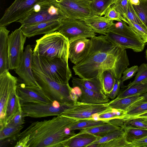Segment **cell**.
Wrapping results in <instances>:
<instances>
[{
	"instance_id": "6da1fadb",
	"label": "cell",
	"mask_w": 147,
	"mask_h": 147,
	"mask_svg": "<svg viewBox=\"0 0 147 147\" xmlns=\"http://www.w3.org/2000/svg\"><path fill=\"white\" fill-rule=\"evenodd\" d=\"M91 45L85 57L73 66L76 75L89 79L103 71L110 70L117 79H121L123 72L129 66L126 51L115 44L106 36L90 38Z\"/></svg>"
},
{
	"instance_id": "7a4b0ae2",
	"label": "cell",
	"mask_w": 147,
	"mask_h": 147,
	"mask_svg": "<svg viewBox=\"0 0 147 147\" xmlns=\"http://www.w3.org/2000/svg\"><path fill=\"white\" fill-rule=\"evenodd\" d=\"M77 120L60 115L34 122L19 134L16 140L29 136L27 147H62L65 141L76 134L69 128Z\"/></svg>"
},
{
	"instance_id": "3957f363",
	"label": "cell",
	"mask_w": 147,
	"mask_h": 147,
	"mask_svg": "<svg viewBox=\"0 0 147 147\" xmlns=\"http://www.w3.org/2000/svg\"><path fill=\"white\" fill-rule=\"evenodd\" d=\"M32 69L37 83L51 102L56 101L60 104H72L77 101L78 97L69 84L59 83L50 78L33 60Z\"/></svg>"
},
{
	"instance_id": "277c9868",
	"label": "cell",
	"mask_w": 147,
	"mask_h": 147,
	"mask_svg": "<svg viewBox=\"0 0 147 147\" xmlns=\"http://www.w3.org/2000/svg\"><path fill=\"white\" fill-rule=\"evenodd\" d=\"M33 53L49 58H59L68 62L69 42L58 31L45 34L36 40Z\"/></svg>"
},
{
	"instance_id": "5b68a950",
	"label": "cell",
	"mask_w": 147,
	"mask_h": 147,
	"mask_svg": "<svg viewBox=\"0 0 147 147\" xmlns=\"http://www.w3.org/2000/svg\"><path fill=\"white\" fill-rule=\"evenodd\" d=\"M33 60L47 76L57 82L69 84L72 74L68 62L59 58H49L33 53Z\"/></svg>"
},
{
	"instance_id": "8992f818",
	"label": "cell",
	"mask_w": 147,
	"mask_h": 147,
	"mask_svg": "<svg viewBox=\"0 0 147 147\" xmlns=\"http://www.w3.org/2000/svg\"><path fill=\"white\" fill-rule=\"evenodd\" d=\"M52 5L58 8L67 18L85 19L95 16L86 0H49Z\"/></svg>"
},
{
	"instance_id": "52a82bcc",
	"label": "cell",
	"mask_w": 147,
	"mask_h": 147,
	"mask_svg": "<svg viewBox=\"0 0 147 147\" xmlns=\"http://www.w3.org/2000/svg\"><path fill=\"white\" fill-rule=\"evenodd\" d=\"M68 40L69 43L83 38L96 36V33L83 20L65 18L57 30Z\"/></svg>"
},
{
	"instance_id": "ba28073f",
	"label": "cell",
	"mask_w": 147,
	"mask_h": 147,
	"mask_svg": "<svg viewBox=\"0 0 147 147\" xmlns=\"http://www.w3.org/2000/svg\"><path fill=\"white\" fill-rule=\"evenodd\" d=\"M65 18L60 9L52 5L48 0L44 2L39 11H31L17 22L24 27L47 21L62 20Z\"/></svg>"
},
{
	"instance_id": "9c48e42d",
	"label": "cell",
	"mask_w": 147,
	"mask_h": 147,
	"mask_svg": "<svg viewBox=\"0 0 147 147\" xmlns=\"http://www.w3.org/2000/svg\"><path fill=\"white\" fill-rule=\"evenodd\" d=\"M49 0H15L5 11L0 20V26H6L23 18L36 4Z\"/></svg>"
},
{
	"instance_id": "30bf717a",
	"label": "cell",
	"mask_w": 147,
	"mask_h": 147,
	"mask_svg": "<svg viewBox=\"0 0 147 147\" xmlns=\"http://www.w3.org/2000/svg\"><path fill=\"white\" fill-rule=\"evenodd\" d=\"M27 37L22 32V26L9 35L8 46L9 69H15L19 66L24 52V46Z\"/></svg>"
},
{
	"instance_id": "8fae6325",
	"label": "cell",
	"mask_w": 147,
	"mask_h": 147,
	"mask_svg": "<svg viewBox=\"0 0 147 147\" xmlns=\"http://www.w3.org/2000/svg\"><path fill=\"white\" fill-rule=\"evenodd\" d=\"M110 108L107 103L91 104L76 101L65 110L61 115L77 120L94 118V115L105 111Z\"/></svg>"
},
{
	"instance_id": "7c38bea8",
	"label": "cell",
	"mask_w": 147,
	"mask_h": 147,
	"mask_svg": "<svg viewBox=\"0 0 147 147\" xmlns=\"http://www.w3.org/2000/svg\"><path fill=\"white\" fill-rule=\"evenodd\" d=\"M21 104L25 117L40 118L61 115L71 104H61L59 107L54 106L52 102L48 103H27Z\"/></svg>"
},
{
	"instance_id": "4fadbf2b",
	"label": "cell",
	"mask_w": 147,
	"mask_h": 147,
	"mask_svg": "<svg viewBox=\"0 0 147 147\" xmlns=\"http://www.w3.org/2000/svg\"><path fill=\"white\" fill-rule=\"evenodd\" d=\"M17 78L7 71L0 74V125L6 115L7 106L10 95L18 86Z\"/></svg>"
},
{
	"instance_id": "5bb4252c",
	"label": "cell",
	"mask_w": 147,
	"mask_h": 147,
	"mask_svg": "<svg viewBox=\"0 0 147 147\" xmlns=\"http://www.w3.org/2000/svg\"><path fill=\"white\" fill-rule=\"evenodd\" d=\"M33 53L30 45H27L19 66L14 70L26 85L39 87L34 78L32 71Z\"/></svg>"
},
{
	"instance_id": "9a60e30c",
	"label": "cell",
	"mask_w": 147,
	"mask_h": 147,
	"mask_svg": "<svg viewBox=\"0 0 147 147\" xmlns=\"http://www.w3.org/2000/svg\"><path fill=\"white\" fill-rule=\"evenodd\" d=\"M16 90L21 104L52 102L38 86H26L23 83L17 86Z\"/></svg>"
},
{
	"instance_id": "2e32d148",
	"label": "cell",
	"mask_w": 147,
	"mask_h": 147,
	"mask_svg": "<svg viewBox=\"0 0 147 147\" xmlns=\"http://www.w3.org/2000/svg\"><path fill=\"white\" fill-rule=\"evenodd\" d=\"M71 82L73 87L78 88L81 92L77 98V101L91 104H104L109 101V98L107 96L103 93L86 88L79 81L78 78H73Z\"/></svg>"
},
{
	"instance_id": "e0dca14e",
	"label": "cell",
	"mask_w": 147,
	"mask_h": 147,
	"mask_svg": "<svg viewBox=\"0 0 147 147\" xmlns=\"http://www.w3.org/2000/svg\"><path fill=\"white\" fill-rule=\"evenodd\" d=\"M91 45L90 39L87 38L79 39L69 44L68 58L74 65L83 60L88 54Z\"/></svg>"
},
{
	"instance_id": "ac0fdd59",
	"label": "cell",
	"mask_w": 147,
	"mask_h": 147,
	"mask_svg": "<svg viewBox=\"0 0 147 147\" xmlns=\"http://www.w3.org/2000/svg\"><path fill=\"white\" fill-rule=\"evenodd\" d=\"M62 20H51L22 27V31L28 38L36 35L47 34L57 31L60 26Z\"/></svg>"
},
{
	"instance_id": "d6986e66",
	"label": "cell",
	"mask_w": 147,
	"mask_h": 147,
	"mask_svg": "<svg viewBox=\"0 0 147 147\" xmlns=\"http://www.w3.org/2000/svg\"><path fill=\"white\" fill-rule=\"evenodd\" d=\"M106 36L113 42L125 49H130L138 52L144 50L146 43L142 40L109 32Z\"/></svg>"
},
{
	"instance_id": "ffe728a7",
	"label": "cell",
	"mask_w": 147,
	"mask_h": 147,
	"mask_svg": "<svg viewBox=\"0 0 147 147\" xmlns=\"http://www.w3.org/2000/svg\"><path fill=\"white\" fill-rule=\"evenodd\" d=\"M9 32L5 26H0V74L9 70L8 46Z\"/></svg>"
},
{
	"instance_id": "44dd1931",
	"label": "cell",
	"mask_w": 147,
	"mask_h": 147,
	"mask_svg": "<svg viewBox=\"0 0 147 147\" xmlns=\"http://www.w3.org/2000/svg\"><path fill=\"white\" fill-rule=\"evenodd\" d=\"M95 32L106 35L113 24V21L109 20L104 16H94L84 20Z\"/></svg>"
},
{
	"instance_id": "7402d4cb",
	"label": "cell",
	"mask_w": 147,
	"mask_h": 147,
	"mask_svg": "<svg viewBox=\"0 0 147 147\" xmlns=\"http://www.w3.org/2000/svg\"><path fill=\"white\" fill-rule=\"evenodd\" d=\"M99 137L88 133H78L71 136L63 143L64 147H87Z\"/></svg>"
},
{
	"instance_id": "603a6c76",
	"label": "cell",
	"mask_w": 147,
	"mask_h": 147,
	"mask_svg": "<svg viewBox=\"0 0 147 147\" xmlns=\"http://www.w3.org/2000/svg\"><path fill=\"white\" fill-rule=\"evenodd\" d=\"M16 88L14 89L10 95L7 106L5 116L3 124L0 125V128L6 125L18 111L22 109Z\"/></svg>"
},
{
	"instance_id": "cb8c5ba5",
	"label": "cell",
	"mask_w": 147,
	"mask_h": 147,
	"mask_svg": "<svg viewBox=\"0 0 147 147\" xmlns=\"http://www.w3.org/2000/svg\"><path fill=\"white\" fill-rule=\"evenodd\" d=\"M143 98V96L137 95L120 98H115L107 103V105L111 108L126 111L131 106Z\"/></svg>"
},
{
	"instance_id": "d4e9b609",
	"label": "cell",
	"mask_w": 147,
	"mask_h": 147,
	"mask_svg": "<svg viewBox=\"0 0 147 147\" xmlns=\"http://www.w3.org/2000/svg\"><path fill=\"white\" fill-rule=\"evenodd\" d=\"M109 32L142 40L138 34L130 26L127 25L126 22L123 21H119L114 23L110 29Z\"/></svg>"
},
{
	"instance_id": "484cf974",
	"label": "cell",
	"mask_w": 147,
	"mask_h": 147,
	"mask_svg": "<svg viewBox=\"0 0 147 147\" xmlns=\"http://www.w3.org/2000/svg\"><path fill=\"white\" fill-rule=\"evenodd\" d=\"M123 128L125 131L126 140L130 143L147 136V129L125 125Z\"/></svg>"
},
{
	"instance_id": "4316f807",
	"label": "cell",
	"mask_w": 147,
	"mask_h": 147,
	"mask_svg": "<svg viewBox=\"0 0 147 147\" xmlns=\"http://www.w3.org/2000/svg\"><path fill=\"white\" fill-rule=\"evenodd\" d=\"M147 92V80L135 85L127 87L120 92L115 98H120L134 95H141Z\"/></svg>"
},
{
	"instance_id": "83f0119b",
	"label": "cell",
	"mask_w": 147,
	"mask_h": 147,
	"mask_svg": "<svg viewBox=\"0 0 147 147\" xmlns=\"http://www.w3.org/2000/svg\"><path fill=\"white\" fill-rule=\"evenodd\" d=\"M121 128L108 122L93 127L81 130L79 133H88L101 137L109 132Z\"/></svg>"
},
{
	"instance_id": "f1b7e54d",
	"label": "cell",
	"mask_w": 147,
	"mask_h": 147,
	"mask_svg": "<svg viewBox=\"0 0 147 147\" xmlns=\"http://www.w3.org/2000/svg\"><path fill=\"white\" fill-rule=\"evenodd\" d=\"M109 122L106 120H96L94 118L77 120L69 127L71 130H81L93 127Z\"/></svg>"
},
{
	"instance_id": "f546056e",
	"label": "cell",
	"mask_w": 147,
	"mask_h": 147,
	"mask_svg": "<svg viewBox=\"0 0 147 147\" xmlns=\"http://www.w3.org/2000/svg\"><path fill=\"white\" fill-rule=\"evenodd\" d=\"M115 0H94L90 2V5L94 15L102 16L108 8L113 5Z\"/></svg>"
},
{
	"instance_id": "4dcf8cb0",
	"label": "cell",
	"mask_w": 147,
	"mask_h": 147,
	"mask_svg": "<svg viewBox=\"0 0 147 147\" xmlns=\"http://www.w3.org/2000/svg\"><path fill=\"white\" fill-rule=\"evenodd\" d=\"M116 78L110 70L103 71L101 73V80L103 93L108 96L112 90Z\"/></svg>"
},
{
	"instance_id": "1f68e13d",
	"label": "cell",
	"mask_w": 147,
	"mask_h": 147,
	"mask_svg": "<svg viewBox=\"0 0 147 147\" xmlns=\"http://www.w3.org/2000/svg\"><path fill=\"white\" fill-rule=\"evenodd\" d=\"M101 73H99L96 77L90 79H83L78 78V79L86 88L95 92L104 93L101 80Z\"/></svg>"
},
{
	"instance_id": "d6a6232c",
	"label": "cell",
	"mask_w": 147,
	"mask_h": 147,
	"mask_svg": "<svg viewBox=\"0 0 147 147\" xmlns=\"http://www.w3.org/2000/svg\"><path fill=\"white\" fill-rule=\"evenodd\" d=\"M126 111L120 109L110 108L108 110L99 114L96 115L97 119L109 120L114 119H125L127 116Z\"/></svg>"
},
{
	"instance_id": "836d02e7",
	"label": "cell",
	"mask_w": 147,
	"mask_h": 147,
	"mask_svg": "<svg viewBox=\"0 0 147 147\" xmlns=\"http://www.w3.org/2000/svg\"><path fill=\"white\" fill-rule=\"evenodd\" d=\"M24 125L18 127H11L6 125L0 128V140L7 138H11L13 140H16V138L21 132Z\"/></svg>"
},
{
	"instance_id": "e575fe53",
	"label": "cell",
	"mask_w": 147,
	"mask_h": 147,
	"mask_svg": "<svg viewBox=\"0 0 147 147\" xmlns=\"http://www.w3.org/2000/svg\"><path fill=\"white\" fill-rule=\"evenodd\" d=\"M147 112V101H138L131 106L126 111V119L136 116Z\"/></svg>"
},
{
	"instance_id": "d590c367",
	"label": "cell",
	"mask_w": 147,
	"mask_h": 147,
	"mask_svg": "<svg viewBox=\"0 0 147 147\" xmlns=\"http://www.w3.org/2000/svg\"><path fill=\"white\" fill-rule=\"evenodd\" d=\"M133 147L126 140L125 133L123 135L107 142L99 144V147Z\"/></svg>"
},
{
	"instance_id": "8d00e7d4",
	"label": "cell",
	"mask_w": 147,
	"mask_h": 147,
	"mask_svg": "<svg viewBox=\"0 0 147 147\" xmlns=\"http://www.w3.org/2000/svg\"><path fill=\"white\" fill-rule=\"evenodd\" d=\"M147 80V63L142 64L138 67L134 80L125 87H128Z\"/></svg>"
},
{
	"instance_id": "74e56055",
	"label": "cell",
	"mask_w": 147,
	"mask_h": 147,
	"mask_svg": "<svg viewBox=\"0 0 147 147\" xmlns=\"http://www.w3.org/2000/svg\"><path fill=\"white\" fill-rule=\"evenodd\" d=\"M138 5H133L138 16L147 28V0H140Z\"/></svg>"
},
{
	"instance_id": "f35d334b",
	"label": "cell",
	"mask_w": 147,
	"mask_h": 147,
	"mask_svg": "<svg viewBox=\"0 0 147 147\" xmlns=\"http://www.w3.org/2000/svg\"><path fill=\"white\" fill-rule=\"evenodd\" d=\"M125 131L123 128L109 132L100 137L92 143L102 144L111 141L124 134ZM92 144V143H91Z\"/></svg>"
},
{
	"instance_id": "ab89813d",
	"label": "cell",
	"mask_w": 147,
	"mask_h": 147,
	"mask_svg": "<svg viewBox=\"0 0 147 147\" xmlns=\"http://www.w3.org/2000/svg\"><path fill=\"white\" fill-rule=\"evenodd\" d=\"M129 26L140 37L145 43L147 42V29L129 20L127 17L125 18Z\"/></svg>"
},
{
	"instance_id": "60d3db41",
	"label": "cell",
	"mask_w": 147,
	"mask_h": 147,
	"mask_svg": "<svg viewBox=\"0 0 147 147\" xmlns=\"http://www.w3.org/2000/svg\"><path fill=\"white\" fill-rule=\"evenodd\" d=\"M104 17L111 21H123L127 22L126 20L116 10L113 5L108 8Z\"/></svg>"
},
{
	"instance_id": "b9f144b4",
	"label": "cell",
	"mask_w": 147,
	"mask_h": 147,
	"mask_svg": "<svg viewBox=\"0 0 147 147\" xmlns=\"http://www.w3.org/2000/svg\"><path fill=\"white\" fill-rule=\"evenodd\" d=\"M25 117L21 109L18 111L6 125L11 127H18L23 125L25 123Z\"/></svg>"
},
{
	"instance_id": "7bdbcfd3",
	"label": "cell",
	"mask_w": 147,
	"mask_h": 147,
	"mask_svg": "<svg viewBox=\"0 0 147 147\" xmlns=\"http://www.w3.org/2000/svg\"><path fill=\"white\" fill-rule=\"evenodd\" d=\"M126 17L131 21L136 23L144 28L147 29L145 25L136 13L133 7V5L130 1V0L128 2L127 11Z\"/></svg>"
},
{
	"instance_id": "ee69618b",
	"label": "cell",
	"mask_w": 147,
	"mask_h": 147,
	"mask_svg": "<svg viewBox=\"0 0 147 147\" xmlns=\"http://www.w3.org/2000/svg\"><path fill=\"white\" fill-rule=\"evenodd\" d=\"M124 125L147 129V118H138L125 120Z\"/></svg>"
},
{
	"instance_id": "f6af8a7d",
	"label": "cell",
	"mask_w": 147,
	"mask_h": 147,
	"mask_svg": "<svg viewBox=\"0 0 147 147\" xmlns=\"http://www.w3.org/2000/svg\"><path fill=\"white\" fill-rule=\"evenodd\" d=\"M129 0H115L113 4L115 9L125 18L127 16L128 4Z\"/></svg>"
},
{
	"instance_id": "bcb514c9",
	"label": "cell",
	"mask_w": 147,
	"mask_h": 147,
	"mask_svg": "<svg viewBox=\"0 0 147 147\" xmlns=\"http://www.w3.org/2000/svg\"><path fill=\"white\" fill-rule=\"evenodd\" d=\"M138 67L137 65H134L130 68H127L123 72L121 80V86L123 85L124 82L132 78L137 72Z\"/></svg>"
},
{
	"instance_id": "7dc6e473",
	"label": "cell",
	"mask_w": 147,
	"mask_h": 147,
	"mask_svg": "<svg viewBox=\"0 0 147 147\" xmlns=\"http://www.w3.org/2000/svg\"><path fill=\"white\" fill-rule=\"evenodd\" d=\"M121 86V79H116L113 88L110 93L107 96L109 98L113 100L115 99L119 93Z\"/></svg>"
},
{
	"instance_id": "c3c4849f",
	"label": "cell",
	"mask_w": 147,
	"mask_h": 147,
	"mask_svg": "<svg viewBox=\"0 0 147 147\" xmlns=\"http://www.w3.org/2000/svg\"><path fill=\"white\" fill-rule=\"evenodd\" d=\"M133 147H147V136L131 143Z\"/></svg>"
},
{
	"instance_id": "681fc988",
	"label": "cell",
	"mask_w": 147,
	"mask_h": 147,
	"mask_svg": "<svg viewBox=\"0 0 147 147\" xmlns=\"http://www.w3.org/2000/svg\"><path fill=\"white\" fill-rule=\"evenodd\" d=\"M29 137L27 136L18 140L15 147H27V145L29 141Z\"/></svg>"
},
{
	"instance_id": "f907efd6",
	"label": "cell",
	"mask_w": 147,
	"mask_h": 147,
	"mask_svg": "<svg viewBox=\"0 0 147 147\" xmlns=\"http://www.w3.org/2000/svg\"><path fill=\"white\" fill-rule=\"evenodd\" d=\"M138 118H147V112L139 114L135 116L128 117L125 119V120Z\"/></svg>"
},
{
	"instance_id": "816d5d0a",
	"label": "cell",
	"mask_w": 147,
	"mask_h": 147,
	"mask_svg": "<svg viewBox=\"0 0 147 147\" xmlns=\"http://www.w3.org/2000/svg\"><path fill=\"white\" fill-rule=\"evenodd\" d=\"M140 96H143V98L142 100L139 101V102H143L147 101V92L146 93L141 95Z\"/></svg>"
},
{
	"instance_id": "f5cc1de1",
	"label": "cell",
	"mask_w": 147,
	"mask_h": 147,
	"mask_svg": "<svg viewBox=\"0 0 147 147\" xmlns=\"http://www.w3.org/2000/svg\"><path fill=\"white\" fill-rule=\"evenodd\" d=\"M130 1L132 5H138L140 4V0H130Z\"/></svg>"
},
{
	"instance_id": "db71d44e",
	"label": "cell",
	"mask_w": 147,
	"mask_h": 147,
	"mask_svg": "<svg viewBox=\"0 0 147 147\" xmlns=\"http://www.w3.org/2000/svg\"><path fill=\"white\" fill-rule=\"evenodd\" d=\"M146 57L147 60V49L146 51Z\"/></svg>"
},
{
	"instance_id": "11a10c76",
	"label": "cell",
	"mask_w": 147,
	"mask_h": 147,
	"mask_svg": "<svg viewBox=\"0 0 147 147\" xmlns=\"http://www.w3.org/2000/svg\"><path fill=\"white\" fill-rule=\"evenodd\" d=\"M87 0V1H89L90 2V1H93L94 0Z\"/></svg>"
},
{
	"instance_id": "9f6ffc18",
	"label": "cell",
	"mask_w": 147,
	"mask_h": 147,
	"mask_svg": "<svg viewBox=\"0 0 147 147\" xmlns=\"http://www.w3.org/2000/svg\"></svg>"
}]
</instances>
